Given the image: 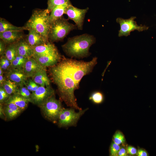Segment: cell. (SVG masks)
<instances>
[{
    "label": "cell",
    "mask_w": 156,
    "mask_h": 156,
    "mask_svg": "<svg viewBox=\"0 0 156 156\" xmlns=\"http://www.w3.org/2000/svg\"><path fill=\"white\" fill-rule=\"evenodd\" d=\"M18 94L30 102L31 93L25 86L19 87V91Z\"/></svg>",
    "instance_id": "obj_30"
},
{
    "label": "cell",
    "mask_w": 156,
    "mask_h": 156,
    "mask_svg": "<svg viewBox=\"0 0 156 156\" xmlns=\"http://www.w3.org/2000/svg\"><path fill=\"white\" fill-rule=\"evenodd\" d=\"M6 102L14 103L22 112L27 109L29 102L19 94L16 93L11 95Z\"/></svg>",
    "instance_id": "obj_21"
},
{
    "label": "cell",
    "mask_w": 156,
    "mask_h": 156,
    "mask_svg": "<svg viewBox=\"0 0 156 156\" xmlns=\"http://www.w3.org/2000/svg\"><path fill=\"white\" fill-rule=\"evenodd\" d=\"M44 67L31 57L28 58L23 69L27 77L29 78H31L36 73Z\"/></svg>",
    "instance_id": "obj_17"
},
{
    "label": "cell",
    "mask_w": 156,
    "mask_h": 156,
    "mask_svg": "<svg viewBox=\"0 0 156 156\" xmlns=\"http://www.w3.org/2000/svg\"><path fill=\"white\" fill-rule=\"evenodd\" d=\"M95 41L94 36L85 34L68 38L67 42L62 47L67 55L71 57L83 58L90 55V48Z\"/></svg>",
    "instance_id": "obj_2"
},
{
    "label": "cell",
    "mask_w": 156,
    "mask_h": 156,
    "mask_svg": "<svg viewBox=\"0 0 156 156\" xmlns=\"http://www.w3.org/2000/svg\"><path fill=\"white\" fill-rule=\"evenodd\" d=\"M4 73L2 69L0 68V75H4Z\"/></svg>",
    "instance_id": "obj_39"
},
{
    "label": "cell",
    "mask_w": 156,
    "mask_h": 156,
    "mask_svg": "<svg viewBox=\"0 0 156 156\" xmlns=\"http://www.w3.org/2000/svg\"><path fill=\"white\" fill-rule=\"evenodd\" d=\"M25 86L27 89L31 92L35 91L40 86L35 83L32 79H27Z\"/></svg>",
    "instance_id": "obj_31"
},
{
    "label": "cell",
    "mask_w": 156,
    "mask_h": 156,
    "mask_svg": "<svg viewBox=\"0 0 156 156\" xmlns=\"http://www.w3.org/2000/svg\"><path fill=\"white\" fill-rule=\"evenodd\" d=\"M89 8L80 9L70 5L66 10L65 14L68 17V19H71L74 21L78 29L82 30L86 13Z\"/></svg>",
    "instance_id": "obj_10"
},
{
    "label": "cell",
    "mask_w": 156,
    "mask_h": 156,
    "mask_svg": "<svg viewBox=\"0 0 156 156\" xmlns=\"http://www.w3.org/2000/svg\"><path fill=\"white\" fill-rule=\"evenodd\" d=\"M127 152L128 154L134 155L137 154V150L136 148L131 146H128L126 148Z\"/></svg>",
    "instance_id": "obj_34"
},
{
    "label": "cell",
    "mask_w": 156,
    "mask_h": 156,
    "mask_svg": "<svg viewBox=\"0 0 156 156\" xmlns=\"http://www.w3.org/2000/svg\"><path fill=\"white\" fill-rule=\"evenodd\" d=\"M29 29L25 26L17 27L11 24L5 19L0 18V32L7 31L28 30Z\"/></svg>",
    "instance_id": "obj_22"
},
{
    "label": "cell",
    "mask_w": 156,
    "mask_h": 156,
    "mask_svg": "<svg viewBox=\"0 0 156 156\" xmlns=\"http://www.w3.org/2000/svg\"><path fill=\"white\" fill-rule=\"evenodd\" d=\"M136 155L138 156H148V154L147 151L142 148H140L138 150Z\"/></svg>",
    "instance_id": "obj_36"
},
{
    "label": "cell",
    "mask_w": 156,
    "mask_h": 156,
    "mask_svg": "<svg viewBox=\"0 0 156 156\" xmlns=\"http://www.w3.org/2000/svg\"><path fill=\"white\" fill-rule=\"evenodd\" d=\"M97 63V58L95 57L88 62L63 57L58 64L79 87L81 79L92 71Z\"/></svg>",
    "instance_id": "obj_3"
},
{
    "label": "cell",
    "mask_w": 156,
    "mask_h": 156,
    "mask_svg": "<svg viewBox=\"0 0 156 156\" xmlns=\"http://www.w3.org/2000/svg\"><path fill=\"white\" fill-rule=\"evenodd\" d=\"M75 109L71 107L70 108H63L60 113L57 121L60 127L76 126L80 117L88 108L79 110L78 112H75Z\"/></svg>",
    "instance_id": "obj_7"
},
{
    "label": "cell",
    "mask_w": 156,
    "mask_h": 156,
    "mask_svg": "<svg viewBox=\"0 0 156 156\" xmlns=\"http://www.w3.org/2000/svg\"><path fill=\"white\" fill-rule=\"evenodd\" d=\"M121 147L119 145L112 142L110 146L109 154L111 156H117L118 153Z\"/></svg>",
    "instance_id": "obj_32"
},
{
    "label": "cell",
    "mask_w": 156,
    "mask_h": 156,
    "mask_svg": "<svg viewBox=\"0 0 156 156\" xmlns=\"http://www.w3.org/2000/svg\"><path fill=\"white\" fill-rule=\"evenodd\" d=\"M68 20L62 16L50 24L49 41L53 42L62 41L70 31L77 29L76 25L70 23Z\"/></svg>",
    "instance_id": "obj_5"
},
{
    "label": "cell",
    "mask_w": 156,
    "mask_h": 156,
    "mask_svg": "<svg viewBox=\"0 0 156 156\" xmlns=\"http://www.w3.org/2000/svg\"><path fill=\"white\" fill-rule=\"evenodd\" d=\"M72 4L69 0L64 4L58 5L54 7L51 12L49 16L50 24L60 18L65 14L68 7Z\"/></svg>",
    "instance_id": "obj_19"
},
{
    "label": "cell",
    "mask_w": 156,
    "mask_h": 156,
    "mask_svg": "<svg viewBox=\"0 0 156 156\" xmlns=\"http://www.w3.org/2000/svg\"><path fill=\"white\" fill-rule=\"evenodd\" d=\"M50 12L47 9H36L33 11L24 26L29 29L31 28L34 29L49 41L48 35L50 27Z\"/></svg>",
    "instance_id": "obj_4"
},
{
    "label": "cell",
    "mask_w": 156,
    "mask_h": 156,
    "mask_svg": "<svg viewBox=\"0 0 156 156\" xmlns=\"http://www.w3.org/2000/svg\"><path fill=\"white\" fill-rule=\"evenodd\" d=\"M70 0H48L47 9L50 12L55 6L63 4Z\"/></svg>",
    "instance_id": "obj_29"
},
{
    "label": "cell",
    "mask_w": 156,
    "mask_h": 156,
    "mask_svg": "<svg viewBox=\"0 0 156 156\" xmlns=\"http://www.w3.org/2000/svg\"><path fill=\"white\" fill-rule=\"evenodd\" d=\"M128 155L126 148L122 147H121L118 151V156H128Z\"/></svg>",
    "instance_id": "obj_37"
},
{
    "label": "cell",
    "mask_w": 156,
    "mask_h": 156,
    "mask_svg": "<svg viewBox=\"0 0 156 156\" xmlns=\"http://www.w3.org/2000/svg\"><path fill=\"white\" fill-rule=\"evenodd\" d=\"M10 95L8 94L3 88L0 86V103L3 104L9 99Z\"/></svg>",
    "instance_id": "obj_33"
},
{
    "label": "cell",
    "mask_w": 156,
    "mask_h": 156,
    "mask_svg": "<svg viewBox=\"0 0 156 156\" xmlns=\"http://www.w3.org/2000/svg\"><path fill=\"white\" fill-rule=\"evenodd\" d=\"M28 31V33L25 40L32 47L44 44L49 41L34 29L30 28Z\"/></svg>",
    "instance_id": "obj_16"
},
{
    "label": "cell",
    "mask_w": 156,
    "mask_h": 156,
    "mask_svg": "<svg viewBox=\"0 0 156 156\" xmlns=\"http://www.w3.org/2000/svg\"><path fill=\"white\" fill-rule=\"evenodd\" d=\"M136 18L135 16L131 17L128 19L120 17L117 18L116 21L120 26V29L118 31L119 37L127 36L130 35L131 32L135 30L140 32L148 29L149 27L145 25H138L136 22L134 21Z\"/></svg>",
    "instance_id": "obj_8"
},
{
    "label": "cell",
    "mask_w": 156,
    "mask_h": 156,
    "mask_svg": "<svg viewBox=\"0 0 156 156\" xmlns=\"http://www.w3.org/2000/svg\"><path fill=\"white\" fill-rule=\"evenodd\" d=\"M7 80L4 75H0V86H1Z\"/></svg>",
    "instance_id": "obj_38"
},
{
    "label": "cell",
    "mask_w": 156,
    "mask_h": 156,
    "mask_svg": "<svg viewBox=\"0 0 156 156\" xmlns=\"http://www.w3.org/2000/svg\"><path fill=\"white\" fill-rule=\"evenodd\" d=\"M17 55L28 58L34 55L33 48L27 42L25 38H23L16 43Z\"/></svg>",
    "instance_id": "obj_18"
},
{
    "label": "cell",
    "mask_w": 156,
    "mask_h": 156,
    "mask_svg": "<svg viewBox=\"0 0 156 156\" xmlns=\"http://www.w3.org/2000/svg\"><path fill=\"white\" fill-rule=\"evenodd\" d=\"M0 68L3 70L4 74L8 72L12 68V62L4 55L1 56Z\"/></svg>",
    "instance_id": "obj_27"
},
{
    "label": "cell",
    "mask_w": 156,
    "mask_h": 156,
    "mask_svg": "<svg viewBox=\"0 0 156 156\" xmlns=\"http://www.w3.org/2000/svg\"><path fill=\"white\" fill-rule=\"evenodd\" d=\"M33 56H42L58 52L55 44L49 41L44 44L33 47Z\"/></svg>",
    "instance_id": "obj_15"
},
{
    "label": "cell",
    "mask_w": 156,
    "mask_h": 156,
    "mask_svg": "<svg viewBox=\"0 0 156 156\" xmlns=\"http://www.w3.org/2000/svg\"><path fill=\"white\" fill-rule=\"evenodd\" d=\"M17 42L7 45L5 52L4 55L11 62L17 55Z\"/></svg>",
    "instance_id": "obj_24"
},
{
    "label": "cell",
    "mask_w": 156,
    "mask_h": 156,
    "mask_svg": "<svg viewBox=\"0 0 156 156\" xmlns=\"http://www.w3.org/2000/svg\"><path fill=\"white\" fill-rule=\"evenodd\" d=\"M7 44L2 40L0 39V56L4 55L5 50L7 46Z\"/></svg>",
    "instance_id": "obj_35"
},
{
    "label": "cell",
    "mask_w": 156,
    "mask_h": 156,
    "mask_svg": "<svg viewBox=\"0 0 156 156\" xmlns=\"http://www.w3.org/2000/svg\"><path fill=\"white\" fill-rule=\"evenodd\" d=\"M34 59L42 66L51 67L59 62L62 60L61 56L59 52L49 55L42 56H33Z\"/></svg>",
    "instance_id": "obj_13"
},
{
    "label": "cell",
    "mask_w": 156,
    "mask_h": 156,
    "mask_svg": "<svg viewBox=\"0 0 156 156\" xmlns=\"http://www.w3.org/2000/svg\"><path fill=\"white\" fill-rule=\"evenodd\" d=\"M89 99L96 104L102 103L104 100L103 94L101 92L96 91L92 93L89 98Z\"/></svg>",
    "instance_id": "obj_26"
},
{
    "label": "cell",
    "mask_w": 156,
    "mask_h": 156,
    "mask_svg": "<svg viewBox=\"0 0 156 156\" xmlns=\"http://www.w3.org/2000/svg\"><path fill=\"white\" fill-rule=\"evenodd\" d=\"M112 140L113 142L119 145L125 143L126 140L123 133L119 130H117L114 135Z\"/></svg>",
    "instance_id": "obj_28"
},
{
    "label": "cell",
    "mask_w": 156,
    "mask_h": 156,
    "mask_svg": "<svg viewBox=\"0 0 156 156\" xmlns=\"http://www.w3.org/2000/svg\"><path fill=\"white\" fill-rule=\"evenodd\" d=\"M28 58L17 55L12 62V68L18 69H23Z\"/></svg>",
    "instance_id": "obj_25"
},
{
    "label": "cell",
    "mask_w": 156,
    "mask_h": 156,
    "mask_svg": "<svg viewBox=\"0 0 156 156\" xmlns=\"http://www.w3.org/2000/svg\"><path fill=\"white\" fill-rule=\"evenodd\" d=\"M23 31H10L0 32V38L7 45L17 42L24 38Z\"/></svg>",
    "instance_id": "obj_14"
},
{
    "label": "cell",
    "mask_w": 156,
    "mask_h": 156,
    "mask_svg": "<svg viewBox=\"0 0 156 156\" xmlns=\"http://www.w3.org/2000/svg\"><path fill=\"white\" fill-rule=\"evenodd\" d=\"M31 93L30 102L39 107L50 97L55 95V91L50 86H40Z\"/></svg>",
    "instance_id": "obj_9"
},
{
    "label": "cell",
    "mask_w": 156,
    "mask_h": 156,
    "mask_svg": "<svg viewBox=\"0 0 156 156\" xmlns=\"http://www.w3.org/2000/svg\"><path fill=\"white\" fill-rule=\"evenodd\" d=\"M40 107L44 117L54 123L57 122L63 108L60 101L56 99L55 95L50 97Z\"/></svg>",
    "instance_id": "obj_6"
},
{
    "label": "cell",
    "mask_w": 156,
    "mask_h": 156,
    "mask_svg": "<svg viewBox=\"0 0 156 156\" xmlns=\"http://www.w3.org/2000/svg\"><path fill=\"white\" fill-rule=\"evenodd\" d=\"M0 116L7 120L14 118L22 112L17 106L12 103L0 104Z\"/></svg>",
    "instance_id": "obj_11"
},
{
    "label": "cell",
    "mask_w": 156,
    "mask_h": 156,
    "mask_svg": "<svg viewBox=\"0 0 156 156\" xmlns=\"http://www.w3.org/2000/svg\"><path fill=\"white\" fill-rule=\"evenodd\" d=\"M46 71V67H45L36 73L31 79L40 86H50V80L47 76Z\"/></svg>",
    "instance_id": "obj_20"
},
{
    "label": "cell",
    "mask_w": 156,
    "mask_h": 156,
    "mask_svg": "<svg viewBox=\"0 0 156 156\" xmlns=\"http://www.w3.org/2000/svg\"><path fill=\"white\" fill-rule=\"evenodd\" d=\"M49 72L57 86L61 99L68 106L79 110H82L78 105L74 93L79 87L74 80L58 63L51 67Z\"/></svg>",
    "instance_id": "obj_1"
},
{
    "label": "cell",
    "mask_w": 156,
    "mask_h": 156,
    "mask_svg": "<svg viewBox=\"0 0 156 156\" xmlns=\"http://www.w3.org/2000/svg\"><path fill=\"white\" fill-rule=\"evenodd\" d=\"M1 86L10 95L18 93L19 91V86L15 83L9 79H7Z\"/></svg>",
    "instance_id": "obj_23"
},
{
    "label": "cell",
    "mask_w": 156,
    "mask_h": 156,
    "mask_svg": "<svg viewBox=\"0 0 156 156\" xmlns=\"http://www.w3.org/2000/svg\"><path fill=\"white\" fill-rule=\"evenodd\" d=\"M4 75L7 79L16 83L19 87L25 86L28 78L25 73L23 69L12 68Z\"/></svg>",
    "instance_id": "obj_12"
}]
</instances>
